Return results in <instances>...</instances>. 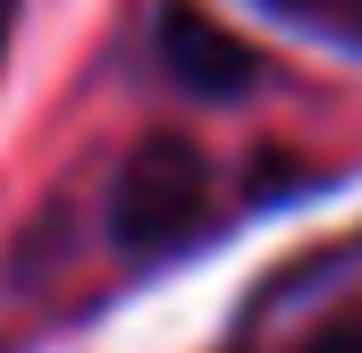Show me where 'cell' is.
I'll return each mask as SVG.
<instances>
[{"label": "cell", "mask_w": 362, "mask_h": 353, "mask_svg": "<svg viewBox=\"0 0 362 353\" xmlns=\"http://www.w3.org/2000/svg\"><path fill=\"white\" fill-rule=\"evenodd\" d=\"M303 353H362V320H337V328H320Z\"/></svg>", "instance_id": "3"}, {"label": "cell", "mask_w": 362, "mask_h": 353, "mask_svg": "<svg viewBox=\"0 0 362 353\" xmlns=\"http://www.w3.org/2000/svg\"><path fill=\"white\" fill-rule=\"evenodd\" d=\"M152 42H160V76H177L185 92L236 101V92L262 85V51H253L245 34H228L219 17H202V8H160Z\"/></svg>", "instance_id": "2"}, {"label": "cell", "mask_w": 362, "mask_h": 353, "mask_svg": "<svg viewBox=\"0 0 362 353\" xmlns=\"http://www.w3.org/2000/svg\"><path fill=\"white\" fill-rule=\"evenodd\" d=\"M110 227L127 253H177L211 227V169L202 152L177 143V135H152L135 143V160L110 185Z\"/></svg>", "instance_id": "1"}, {"label": "cell", "mask_w": 362, "mask_h": 353, "mask_svg": "<svg viewBox=\"0 0 362 353\" xmlns=\"http://www.w3.org/2000/svg\"><path fill=\"white\" fill-rule=\"evenodd\" d=\"M286 8H312V0H286Z\"/></svg>", "instance_id": "4"}]
</instances>
